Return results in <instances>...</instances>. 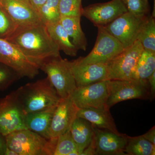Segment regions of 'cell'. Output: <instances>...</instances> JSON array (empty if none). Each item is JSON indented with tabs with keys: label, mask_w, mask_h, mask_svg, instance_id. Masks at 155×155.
<instances>
[{
	"label": "cell",
	"mask_w": 155,
	"mask_h": 155,
	"mask_svg": "<svg viewBox=\"0 0 155 155\" xmlns=\"http://www.w3.org/2000/svg\"><path fill=\"white\" fill-rule=\"evenodd\" d=\"M7 40L40 67L44 62L60 57V51L44 24L17 28Z\"/></svg>",
	"instance_id": "cell-1"
},
{
	"label": "cell",
	"mask_w": 155,
	"mask_h": 155,
	"mask_svg": "<svg viewBox=\"0 0 155 155\" xmlns=\"http://www.w3.org/2000/svg\"><path fill=\"white\" fill-rule=\"evenodd\" d=\"M19 96L25 115L57 106L61 99L48 77L20 87Z\"/></svg>",
	"instance_id": "cell-2"
},
{
	"label": "cell",
	"mask_w": 155,
	"mask_h": 155,
	"mask_svg": "<svg viewBox=\"0 0 155 155\" xmlns=\"http://www.w3.org/2000/svg\"><path fill=\"white\" fill-rule=\"evenodd\" d=\"M7 147L18 155H54L58 138L47 139L29 129L5 136Z\"/></svg>",
	"instance_id": "cell-3"
},
{
	"label": "cell",
	"mask_w": 155,
	"mask_h": 155,
	"mask_svg": "<svg viewBox=\"0 0 155 155\" xmlns=\"http://www.w3.org/2000/svg\"><path fill=\"white\" fill-rule=\"evenodd\" d=\"M40 69L47 75L61 98L69 97L77 87L70 61L62 59L61 56L44 62Z\"/></svg>",
	"instance_id": "cell-4"
},
{
	"label": "cell",
	"mask_w": 155,
	"mask_h": 155,
	"mask_svg": "<svg viewBox=\"0 0 155 155\" xmlns=\"http://www.w3.org/2000/svg\"><path fill=\"white\" fill-rule=\"evenodd\" d=\"M108 95L107 108L126 100L150 99L149 85L148 81L108 80Z\"/></svg>",
	"instance_id": "cell-5"
},
{
	"label": "cell",
	"mask_w": 155,
	"mask_h": 155,
	"mask_svg": "<svg viewBox=\"0 0 155 155\" xmlns=\"http://www.w3.org/2000/svg\"><path fill=\"white\" fill-rule=\"evenodd\" d=\"M19 94L18 88L0 99V134L4 136L14 131L27 129Z\"/></svg>",
	"instance_id": "cell-6"
},
{
	"label": "cell",
	"mask_w": 155,
	"mask_h": 155,
	"mask_svg": "<svg viewBox=\"0 0 155 155\" xmlns=\"http://www.w3.org/2000/svg\"><path fill=\"white\" fill-rule=\"evenodd\" d=\"M144 51L138 40L107 63V80L132 79L139 59Z\"/></svg>",
	"instance_id": "cell-7"
},
{
	"label": "cell",
	"mask_w": 155,
	"mask_h": 155,
	"mask_svg": "<svg viewBox=\"0 0 155 155\" xmlns=\"http://www.w3.org/2000/svg\"><path fill=\"white\" fill-rule=\"evenodd\" d=\"M0 63L11 68L20 78H34L39 73V67L22 53L16 46L0 38Z\"/></svg>",
	"instance_id": "cell-8"
},
{
	"label": "cell",
	"mask_w": 155,
	"mask_h": 155,
	"mask_svg": "<svg viewBox=\"0 0 155 155\" xmlns=\"http://www.w3.org/2000/svg\"><path fill=\"white\" fill-rule=\"evenodd\" d=\"M96 41L93 49L85 57L76 59L81 64H107L124 49L123 45L103 26L97 27Z\"/></svg>",
	"instance_id": "cell-9"
},
{
	"label": "cell",
	"mask_w": 155,
	"mask_h": 155,
	"mask_svg": "<svg viewBox=\"0 0 155 155\" xmlns=\"http://www.w3.org/2000/svg\"><path fill=\"white\" fill-rule=\"evenodd\" d=\"M148 15L138 16L127 11L103 27L116 38L125 49L137 40L139 32Z\"/></svg>",
	"instance_id": "cell-10"
},
{
	"label": "cell",
	"mask_w": 155,
	"mask_h": 155,
	"mask_svg": "<svg viewBox=\"0 0 155 155\" xmlns=\"http://www.w3.org/2000/svg\"><path fill=\"white\" fill-rule=\"evenodd\" d=\"M108 80L77 87L69 97L78 109L95 108L109 110L107 101Z\"/></svg>",
	"instance_id": "cell-11"
},
{
	"label": "cell",
	"mask_w": 155,
	"mask_h": 155,
	"mask_svg": "<svg viewBox=\"0 0 155 155\" xmlns=\"http://www.w3.org/2000/svg\"><path fill=\"white\" fill-rule=\"evenodd\" d=\"M0 7L10 16L18 28L43 24L38 11L29 0H0Z\"/></svg>",
	"instance_id": "cell-12"
},
{
	"label": "cell",
	"mask_w": 155,
	"mask_h": 155,
	"mask_svg": "<svg viewBox=\"0 0 155 155\" xmlns=\"http://www.w3.org/2000/svg\"><path fill=\"white\" fill-rule=\"evenodd\" d=\"M127 11L121 0H111L107 2L92 4L83 8L82 16L97 27L110 24Z\"/></svg>",
	"instance_id": "cell-13"
},
{
	"label": "cell",
	"mask_w": 155,
	"mask_h": 155,
	"mask_svg": "<svg viewBox=\"0 0 155 155\" xmlns=\"http://www.w3.org/2000/svg\"><path fill=\"white\" fill-rule=\"evenodd\" d=\"M78 110L70 98H61L53 114L48 138H58L59 136L69 130L77 117Z\"/></svg>",
	"instance_id": "cell-14"
},
{
	"label": "cell",
	"mask_w": 155,
	"mask_h": 155,
	"mask_svg": "<svg viewBox=\"0 0 155 155\" xmlns=\"http://www.w3.org/2000/svg\"><path fill=\"white\" fill-rule=\"evenodd\" d=\"M93 127L96 155H127L125 153L127 140L126 134L119 135L110 130Z\"/></svg>",
	"instance_id": "cell-15"
},
{
	"label": "cell",
	"mask_w": 155,
	"mask_h": 155,
	"mask_svg": "<svg viewBox=\"0 0 155 155\" xmlns=\"http://www.w3.org/2000/svg\"><path fill=\"white\" fill-rule=\"evenodd\" d=\"M70 64L77 87L107 80V64H81L75 60Z\"/></svg>",
	"instance_id": "cell-16"
},
{
	"label": "cell",
	"mask_w": 155,
	"mask_h": 155,
	"mask_svg": "<svg viewBox=\"0 0 155 155\" xmlns=\"http://www.w3.org/2000/svg\"><path fill=\"white\" fill-rule=\"evenodd\" d=\"M77 117L87 120L97 128L110 130L119 135L122 134L117 130L110 110L92 107L80 109Z\"/></svg>",
	"instance_id": "cell-17"
},
{
	"label": "cell",
	"mask_w": 155,
	"mask_h": 155,
	"mask_svg": "<svg viewBox=\"0 0 155 155\" xmlns=\"http://www.w3.org/2000/svg\"><path fill=\"white\" fill-rule=\"evenodd\" d=\"M57 106L25 114V124L27 129L49 139V130Z\"/></svg>",
	"instance_id": "cell-18"
},
{
	"label": "cell",
	"mask_w": 155,
	"mask_h": 155,
	"mask_svg": "<svg viewBox=\"0 0 155 155\" xmlns=\"http://www.w3.org/2000/svg\"><path fill=\"white\" fill-rule=\"evenodd\" d=\"M70 130L81 155L93 138V126L87 120L77 117L72 123Z\"/></svg>",
	"instance_id": "cell-19"
},
{
	"label": "cell",
	"mask_w": 155,
	"mask_h": 155,
	"mask_svg": "<svg viewBox=\"0 0 155 155\" xmlns=\"http://www.w3.org/2000/svg\"><path fill=\"white\" fill-rule=\"evenodd\" d=\"M79 17H61L60 22L67 31L72 42L78 50L85 51L87 42L85 34L82 31Z\"/></svg>",
	"instance_id": "cell-20"
},
{
	"label": "cell",
	"mask_w": 155,
	"mask_h": 155,
	"mask_svg": "<svg viewBox=\"0 0 155 155\" xmlns=\"http://www.w3.org/2000/svg\"><path fill=\"white\" fill-rule=\"evenodd\" d=\"M46 26L50 37L60 51L71 57L77 55L78 50L70 41L68 34L60 22Z\"/></svg>",
	"instance_id": "cell-21"
},
{
	"label": "cell",
	"mask_w": 155,
	"mask_h": 155,
	"mask_svg": "<svg viewBox=\"0 0 155 155\" xmlns=\"http://www.w3.org/2000/svg\"><path fill=\"white\" fill-rule=\"evenodd\" d=\"M155 72V54L144 50L139 59L132 79L148 81Z\"/></svg>",
	"instance_id": "cell-22"
},
{
	"label": "cell",
	"mask_w": 155,
	"mask_h": 155,
	"mask_svg": "<svg viewBox=\"0 0 155 155\" xmlns=\"http://www.w3.org/2000/svg\"><path fill=\"white\" fill-rule=\"evenodd\" d=\"M125 153L129 155H155V145L142 136H127Z\"/></svg>",
	"instance_id": "cell-23"
},
{
	"label": "cell",
	"mask_w": 155,
	"mask_h": 155,
	"mask_svg": "<svg viewBox=\"0 0 155 155\" xmlns=\"http://www.w3.org/2000/svg\"><path fill=\"white\" fill-rule=\"evenodd\" d=\"M137 40L144 50L155 54V19L152 15H148L139 32Z\"/></svg>",
	"instance_id": "cell-24"
},
{
	"label": "cell",
	"mask_w": 155,
	"mask_h": 155,
	"mask_svg": "<svg viewBox=\"0 0 155 155\" xmlns=\"http://www.w3.org/2000/svg\"><path fill=\"white\" fill-rule=\"evenodd\" d=\"M59 0H47L38 11L42 23L46 26L60 22Z\"/></svg>",
	"instance_id": "cell-25"
},
{
	"label": "cell",
	"mask_w": 155,
	"mask_h": 155,
	"mask_svg": "<svg viewBox=\"0 0 155 155\" xmlns=\"http://www.w3.org/2000/svg\"><path fill=\"white\" fill-rule=\"evenodd\" d=\"M75 151L78 150L69 129L58 137L54 155H70Z\"/></svg>",
	"instance_id": "cell-26"
},
{
	"label": "cell",
	"mask_w": 155,
	"mask_h": 155,
	"mask_svg": "<svg viewBox=\"0 0 155 155\" xmlns=\"http://www.w3.org/2000/svg\"><path fill=\"white\" fill-rule=\"evenodd\" d=\"M82 0H59V12L61 17L82 16Z\"/></svg>",
	"instance_id": "cell-27"
},
{
	"label": "cell",
	"mask_w": 155,
	"mask_h": 155,
	"mask_svg": "<svg viewBox=\"0 0 155 155\" xmlns=\"http://www.w3.org/2000/svg\"><path fill=\"white\" fill-rule=\"evenodd\" d=\"M18 27L10 16L0 7V38L8 40Z\"/></svg>",
	"instance_id": "cell-28"
},
{
	"label": "cell",
	"mask_w": 155,
	"mask_h": 155,
	"mask_svg": "<svg viewBox=\"0 0 155 155\" xmlns=\"http://www.w3.org/2000/svg\"><path fill=\"white\" fill-rule=\"evenodd\" d=\"M127 11L138 16H147L150 8L148 0H121Z\"/></svg>",
	"instance_id": "cell-29"
},
{
	"label": "cell",
	"mask_w": 155,
	"mask_h": 155,
	"mask_svg": "<svg viewBox=\"0 0 155 155\" xmlns=\"http://www.w3.org/2000/svg\"><path fill=\"white\" fill-rule=\"evenodd\" d=\"M19 78L13 69L0 63V90L7 89Z\"/></svg>",
	"instance_id": "cell-30"
},
{
	"label": "cell",
	"mask_w": 155,
	"mask_h": 155,
	"mask_svg": "<svg viewBox=\"0 0 155 155\" xmlns=\"http://www.w3.org/2000/svg\"><path fill=\"white\" fill-rule=\"evenodd\" d=\"M149 85L150 99L153 100L155 96V72L148 79Z\"/></svg>",
	"instance_id": "cell-31"
},
{
	"label": "cell",
	"mask_w": 155,
	"mask_h": 155,
	"mask_svg": "<svg viewBox=\"0 0 155 155\" xmlns=\"http://www.w3.org/2000/svg\"><path fill=\"white\" fill-rule=\"evenodd\" d=\"M144 138L148 140L153 144L155 145V127L151 128L147 133L142 135Z\"/></svg>",
	"instance_id": "cell-32"
},
{
	"label": "cell",
	"mask_w": 155,
	"mask_h": 155,
	"mask_svg": "<svg viewBox=\"0 0 155 155\" xmlns=\"http://www.w3.org/2000/svg\"><path fill=\"white\" fill-rule=\"evenodd\" d=\"M81 155H96L93 138L90 144L84 150Z\"/></svg>",
	"instance_id": "cell-33"
},
{
	"label": "cell",
	"mask_w": 155,
	"mask_h": 155,
	"mask_svg": "<svg viewBox=\"0 0 155 155\" xmlns=\"http://www.w3.org/2000/svg\"><path fill=\"white\" fill-rule=\"evenodd\" d=\"M7 147L5 137L0 134V155H5Z\"/></svg>",
	"instance_id": "cell-34"
},
{
	"label": "cell",
	"mask_w": 155,
	"mask_h": 155,
	"mask_svg": "<svg viewBox=\"0 0 155 155\" xmlns=\"http://www.w3.org/2000/svg\"><path fill=\"white\" fill-rule=\"evenodd\" d=\"M31 5L38 11L39 9L41 7L47 0H29Z\"/></svg>",
	"instance_id": "cell-35"
},
{
	"label": "cell",
	"mask_w": 155,
	"mask_h": 155,
	"mask_svg": "<svg viewBox=\"0 0 155 155\" xmlns=\"http://www.w3.org/2000/svg\"><path fill=\"white\" fill-rule=\"evenodd\" d=\"M5 155H18L16 152L7 147Z\"/></svg>",
	"instance_id": "cell-36"
},
{
	"label": "cell",
	"mask_w": 155,
	"mask_h": 155,
	"mask_svg": "<svg viewBox=\"0 0 155 155\" xmlns=\"http://www.w3.org/2000/svg\"></svg>",
	"instance_id": "cell-37"
}]
</instances>
